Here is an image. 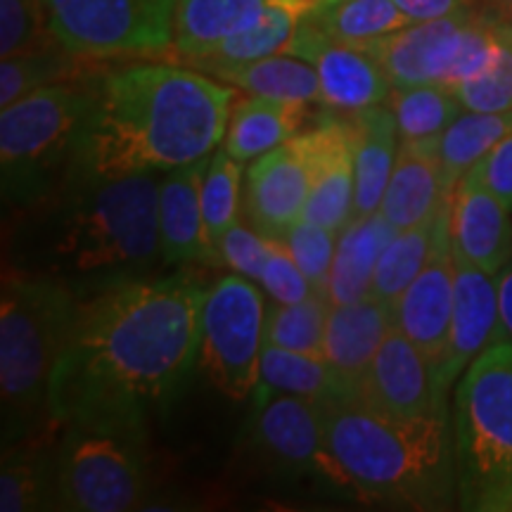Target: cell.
Returning <instances> with one entry per match:
<instances>
[{"label": "cell", "instance_id": "cell-1", "mask_svg": "<svg viewBox=\"0 0 512 512\" xmlns=\"http://www.w3.org/2000/svg\"><path fill=\"white\" fill-rule=\"evenodd\" d=\"M204 294L195 275L174 273L83 299L50 380L55 425L140 444L200 361Z\"/></svg>", "mask_w": 512, "mask_h": 512}, {"label": "cell", "instance_id": "cell-2", "mask_svg": "<svg viewBox=\"0 0 512 512\" xmlns=\"http://www.w3.org/2000/svg\"><path fill=\"white\" fill-rule=\"evenodd\" d=\"M159 178H98L76 171L12 214L5 266L67 285L81 299L166 268L159 247Z\"/></svg>", "mask_w": 512, "mask_h": 512}, {"label": "cell", "instance_id": "cell-3", "mask_svg": "<svg viewBox=\"0 0 512 512\" xmlns=\"http://www.w3.org/2000/svg\"><path fill=\"white\" fill-rule=\"evenodd\" d=\"M235 98L230 83L176 64H133L100 76L76 171L126 178L207 159L226 138Z\"/></svg>", "mask_w": 512, "mask_h": 512}, {"label": "cell", "instance_id": "cell-4", "mask_svg": "<svg viewBox=\"0 0 512 512\" xmlns=\"http://www.w3.org/2000/svg\"><path fill=\"white\" fill-rule=\"evenodd\" d=\"M328 453L339 484L373 501L441 510L458 484L446 413L425 418H389L358 396L323 403Z\"/></svg>", "mask_w": 512, "mask_h": 512}, {"label": "cell", "instance_id": "cell-5", "mask_svg": "<svg viewBox=\"0 0 512 512\" xmlns=\"http://www.w3.org/2000/svg\"><path fill=\"white\" fill-rule=\"evenodd\" d=\"M83 299L67 285L5 266L0 302V396L3 446L43 439L57 427L50 380Z\"/></svg>", "mask_w": 512, "mask_h": 512}, {"label": "cell", "instance_id": "cell-6", "mask_svg": "<svg viewBox=\"0 0 512 512\" xmlns=\"http://www.w3.org/2000/svg\"><path fill=\"white\" fill-rule=\"evenodd\" d=\"M95 83H53L3 107L0 171L3 202L12 214L48 197L76 174V150L95 100Z\"/></svg>", "mask_w": 512, "mask_h": 512}, {"label": "cell", "instance_id": "cell-7", "mask_svg": "<svg viewBox=\"0 0 512 512\" xmlns=\"http://www.w3.org/2000/svg\"><path fill=\"white\" fill-rule=\"evenodd\" d=\"M456 475L470 510L512 503V342L498 339L467 366L456 389Z\"/></svg>", "mask_w": 512, "mask_h": 512}, {"label": "cell", "instance_id": "cell-8", "mask_svg": "<svg viewBox=\"0 0 512 512\" xmlns=\"http://www.w3.org/2000/svg\"><path fill=\"white\" fill-rule=\"evenodd\" d=\"M48 31L83 60L155 57L174 43L176 0H43Z\"/></svg>", "mask_w": 512, "mask_h": 512}, {"label": "cell", "instance_id": "cell-9", "mask_svg": "<svg viewBox=\"0 0 512 512\" xmlns=\"http://www.w3.org/2000/svg\"><path fill=\"white\" fill-rule=\"evenodd\" d=\"M264 294L233 273L207 287L200 313V366L228 399L254 394L266 342Z\"/></svg>", "mask_w": 512, "mask_h": 512}, {"label": "cell", "instance_id": "cell-10", "mask_svg": "<svg viewBox=\"0 0 512 512\" xmlns=\"http://www.w3.org/2000/svg\"><path fill=\"white\" fill-rule=\"evenodd\" d=\"M53 456V510L126 512L143 508L150 482L131 441L62 427Z\"/></svg>", "mask_w": 512, "mask_h": 512}, {"label": "cell", "instance_id": "cell-11", "mask_svg": "<svg viewBox=\"0 0 512 512\" xmlns=\"http://www.w3.org/2000/svg\"><path fill=\"white\" fill-rule=\"evenodd\" d=\"M477 15L479 8L432 22L408 24L380 41H373L366 50L382 64L394 88H451L467 34Z\"/></svg>", "mask_w": 512, "mask_h": 512}, {"label": "cell", "instance_id": "cell-12", "mask_svg": "<svg viewBox=\"0 0 512 512\" xmlns=\"http://www.w3.org/2000/svg\"><path fill=\"white\" fill-rule=\"evenodd\" d=\"M451 202L441 209L437 219V245L418 278L403 290L392 309V325L425 354L437 368L446 354L453 318V285H456V261H453L451 233H448Z\"/></svg>", "mask_w": 512, "mask_h": 512}, {"label": "cell", "instance_id": "cell-13", "mask_svg": "<svg viewBox=\"0 0 512 512\" xmlns=\"http://www.w3.org/2000/svg\"><path fill=\"white\" fill-rule=\"evenodd\" d=\"M287 53L304 57L316 67L320 79V102L330 112H358L384 105L392 98V81L382 64L366 48L330 41L313 24L299 19Z\"/></svg>", "mask_w": 512, "mask_h": 512}, {"label": "cell", "instance_id": "cell-14", "mask_svg": "<svg viewBox=\"0 0 512 512\" xmlns=\"http://www.w3.org/2000/svg\"><path fill=\"white\" fill-rule=\"evenodd\" d=\"M356 396L377 413L411 420L444 413L446 394L439 392L434 368L425 354L392 328L358 382Z\"/></svg>", "mask_w": 512, "mask_h": 512}, {"label": "cell", "instance_id": "cell-15", "mask_svg": "<svg viewBox=\"0 0 512 512\" xmlns=\"http://www.w3.org/2000/svg\"><path fill=\"white\" fill-rule=\"evenodd\" d=\"M311 166L309 200L302 219L342 230L354 219V143L344 112L323 114L316 128L299 133Z\"/></svg>", "mask_w": 512, "mask_h": 512}, {"label": "cell", "instance_id": "cell-16", "mask_svg": "<svg viewBox=\"0 0 512 512\" xmlns=\"http://www.w3.org/2000/svg\"><path fill=\"white\" fill-rule=\"evenodd\" d=\"M311 188V166L299 138L256 157L245 176V214L266 238L283 240L304 216Z\"/></svg>", "mask_w": 512, "mask_h": 512}, {"label": "cell", "instance_id": "cell-17", "mask_svg": "<svg viewBox=\"0 0 512 512\" xmlns=\"http://www.w3.org/2000/svg\"><path fill=\"white\" fill-rule=\"evenodd\" d=\"M254 444L278 463L325 475L339 484L328 453L323 425V403L294 394H273L254 406Z\"/></svg>", "mask_w": 512, "mask_h": 512}, {"label": "cell", "instance_id": "cell-18", "mask_svg": "<svg viewBox=\"0 0 512 512\" xmlns=\"http://www.w3.org/2000/svg\"><path fill=\"white\" fill-rule=\"evenodd\" d=\"M512 211L486 188L472 166L451 197L448 233L453 259L498 275L512 259Z\"/></svg>", "mask_w": 512, "mask_h": 512}, {"label": "cell", "instance_id": "cell-19", "mask_svg": "<svg viewBox=\"0 0 512 512\" xmlns=\"http://www.w3.org/2000/svg\"><path fill=\"white\" fill-rule=\"evenodd\" d=\"M456 261L453 285V318L446 354L434 368L441 394L470 366L498 335V280L494 273Z\"/></svg>", "mask_w": 512, "mask_h": 512}, {"label": "cell", "instance_id": "cell-20", "mask_svg": "<svg viewBox=\"0 0 512 512\" xmlns=\"http://www.w3.org/2000/svg\"><path fill=\"white\" fill-rule=\"evenodd\" d=\"M207 166L209 157L166 171L164 181H159L157 223L166 268L190 264L219 266V256L207 242L202 216V183Z\"/></svg>", "mask_w": 512, "mask_h": 512}, {"label": "cell", "instance_id": "cell-21", "mask_svg": "<svg viewBox=\"0 0 512 512\" xmlns=\"http://www.w3.org/2000/svg\"><path fill=\"white\" fill-rule=\"evenodd\" d=\"M451 197L444 181L439 140H422V143L399 140V155L380 204L384 219L396 230L422 226L437 219Z\"/></svg>", "mask_w": 512, "mask_h": 512}, {"label": "cell", "instance_id": "cell-22", "mask_svg": "<svg viewBox=\"0 0 512 512\" xmlns=\"http://www.w3.org/2000/svg\"><path fill=\"white\" fill-rule=\"evenodd\" d=\"M392 328V309L373 294L358 302L332 306L328 330H325L323 358L356 392L382 339Z\"/></svg>", "mask_w": 512, "mask_h": 512}, {"label": "cell", "instance_id": "cell-23", "mask_svg": "<svg viewBox=\"0 0 512 512\" xmlns=\"http://www.w3.org/2000/svg\"><path fill=\"white\" fill-rule=\"evenodd\" d=\"M354 143V219L380 211L384 190L399 155V126L392 107L375 105L358 112H344Z\"/></svg>", "mask_w": 512, "mask_h": 512}, {"label": "cell", "instance_id": "cell-24", "mask_svg": "<svg viewBox=\"0 0 512 512\" xmlns=\"http://www.w3.org/2000/svg\"><path fill=\"white\" fill-rule=\"evenodd\" d=\"M271 0H176L171 53L185 64L207 55L266 15Z\"/></svg>", "mask_w": 512, "mask_h": 512}, {"label": "cell", "instance_id": "cell-25", "mask_svg": "<svg viewBox=\"0 0 512 512\" xmlns=\"http://www.w3.org/2000/svg\"><path fill=\"white\" fill-rule=\"evenodd\" d=\"M306 119H309L306 102L271 100L261 95L235 100L223 150L242 164L252 162L273 147L297 138Z\"/></svg>", "mask_w": 512, "mask_h": 512}, {"label": "cell", "instance_id": "cell-26", "mask_svg": "<svg viewBox=\"0 0 512 512\" xmlns=\"http://www.w3.org/2000/svg\"><path fill=\"white\" fill-rule=\"evenodd\" d=\"M394 235L396 228L380 211L351 219L339 230L337 252L328 280V299L332 306L368 297L377 261Z\"/></svg>", "mask_w": 512, "mask_h": 512}, {"label": "cell", "instance_id": "cell-27", "mask_svg": "<svg viewBox=\"0 0 512 512\" xmlns=\"http://www.w3.org/2000/svg\"><path fill=\"white\" fill-rule=\"evenodd\" d=\"M273 394L306 396L313 401H335L356 396L354 389L335 373L323 356H306L264 342L261 375L254 389V406Z\"/></svg>", "mask_w": 512, "mask_h": 512}, {"label": "cell", "instance_id": "cell-28", "mask_svg": "<svg viewBox=\"0 0 512 512\" xmlns=\"http://www.w3.org/2000/svg\"><path fill=\"white\" fill-rule=\"evenodd\" d=\"M330 41L366 48L411 24L394 0H323L302 15Z\"/></svg>", "mask_w": 512, "mask_h": 512}, {"label": "cell", "instance_id": "cell-29", "mask_svg": "<svg viewBox=\"0 0 512 512\" xmlns=\"http://www.w3.org/2000/svg\"><path fill=\"white\" fill-rule=\"evenodd\" d=\"M214 79L240 88L249 95L285 100V102H320V79L316 67L304 57L280 53L264 60L240 64V67L216 69Z\"/></svg>", "mask_w": 512, "mask_h": 512}, {"label": "cell", "instance_id": "cell-30", "mask_svg": "<svg viewBox=\"0 0 512 512\" xmlns=\"http://www.w3.org/2000/svg\"><path fill=\"white\" fill-rule=\"evenodd\" d=\"M304 12L290 8L285 3H268L266 15L254 27H249L240 34L226 38L207 55L188 62L197 72L214 74L216 69L240 67V64L264 60V57L287 53L294 34L299 29V19Z\"/></svg>", "mask_w": 512, "mask_h": 512}, {"label": "cell", "instance_id": "cell-31", "mask_svg": "<svg viewBox=\"0 0 512 512\" xmlns=\"http://www.w3.org/2000/svg\"><path fill=\"white\" fill-rule=\"evenodd\" d=\"M512 131V110L472 112L465 110L439 138V157L444 166L446 190H456L467 171L489 155Z\"/></svg>", "mask_w": 512, "mask_h": 512}, {"label": "cell", "instance_id": "cell-32", "mask_svg": "<svg viewBox=\"0 0 512 512\" xmlns=\"http://www.w3.org/2000/svg\"><path fill=\"white\" fill-rule=\"evenodd\" d=\"M83 57L74 55L55 38L0 62V107H10L24 95L53 83L81 79Z\"/></svg>", "mask_w": 512, "mask_h": 512}, {"label": "cell", "instance_id": "cell-33", "mask_svg": "<svg viewBox=\"0 0 512 512\" xmlns=\"http://www.w3.org/2000/svg\"><path fill=\"white\" fill-rule=\"evenodd\" d=\"M38 439L5 446L0 467V510H53V458L38 451Z\"/></svg>", "mask_w": 512, "mask_h": 512}, {"label": "cell", "instance_id": "cell-34", "mask_svg": "<svg viewBox=\"0 0 512 512\" xmlns=\"http://www.w3.org/2000/svg\"><path fill=\"white\" fill-rule=\"evenodd\" d=\"M401 143L439 140L448 126L465 112L456 91L444 86L394 88L389 98Z\"/></svg>", "mask_w": 512, "mask_h": 512}, {"label": "cell", "instance_id": "cell-35", "mask_svg": "<svg viewBox=\"0 0 512 512\" xmlns=\"http://www.w3.org/2000/svg\"><path fill=\"white\" fill-rule=\"evenodd\" d=\"M437 219L415 228L396 230L377 261L373 287H370V294L375 299L392 306L396 297L418 278L437 245Z\"/></svg>", "mask_w": 512, "mask_h": 512}, {"label": "cell", "instance_id": "cell-36", "mask_svg": "<svg viewBox=\"0 0 512 512\" xmlns=\"http://www.w3.org/2000/svg\"><path fill=\"white\" fill-rule=\"evenodd\" d=\"M330 309V299L323 294H313L297 304L273 302L266 309V344L306 356H323Z\"/></svg>", "mask_w": 512, "mask_h": 512}, {"label": "cell", "instance_id": "cell-37", "mask_svg": "<svg viewBox=\"0 0 512 512\" xmlns=\"http://www.w3.org/2000/svg\"><path fill=\"white\" fill-rule=\"evenodd\" d=\"M240 192H242V162L233 159L226 150H216L209 157L207 174L202 183V216L207 230L209 247H219L228 228L238 223L240 216ZM221 264V261H219Z\"/></svg>", "mask_w": 512, "mask_h": 512}, {"label": "cell", "instance_id": "cell-38", "mask_svg": "<svg viewBox=\"0 0 512 512\" xmlns=\"http://www.w3.org/2000/svg\"><path fill=\"white\" fill-rule=\"evenodd\" d=\"M498 22V19H496ZM465 110L508 112L512 110V29L498 22V43L482 74L456 91Z\"/></svg>", "mask_w": 512, "mask_h": 512}, {"label": "cell", "instance_id": "cell-39", "mask_svg": "<svg viewBox=\"0 0 512 512\" xmlns=\"http://www.w3.org/2000/svg\"><path fill=\"white\" fill-rule=\"evenodd\" d=\"M339 230L325 228L320 223L299 219L285 233V247L290 249L299 268H302L311 285L316 287V294L328 297V280L335 261Z\"/></svg>", "mask_w": 512, "mask_h": 512}, {"label": "cell", "instance_id": "cell-40", "mask_svg": "<svg viewBox=\"0 0 512 512\" xmlns=\"http://www.w3.org/2000/svg\"><path fill=\"white\" fill-rule=\"evenodd\" d=\"M43 0H0V57H12L48 43Z\"/></svg>", "mask_w": 512, "mask_h": 512}, {"label": "cell", "instance_id": "cell-41", "mask_svg": "<svg viewBox=\"0 0 512 512\" xmlns=\"http://www.w3.org/2000/svg\"><path fill=\"white\" fill-rule=\"evenodd\" d=\"M273 238H266L254 226H242L238 221L233 228L226 230L219 247V261L233 273L245 275L249 280H259L264 273L266 259L271 254Z\"/></svg>", "mask_w": 512, "mask_h": 512}, {"label": "cell", "instance_id": "cell-42", "mask_svg": "<svg viewBox=\"0 0 512 512\" xmlns=\"http://www.w3.org/2000/svg\"><path fill=\"white\" fill-rule=\"evenodd\" d=\"M259 283L266 294H271L273 302L280 304H297L316 294V287L311 285V280L294 261L283 240H273Z\"/></svg>", "mask_w": 512, "mask_h": 512}, {"label": "cell", "instance_id": "cell-43", "mask_svg": "<svg viewBox=\"0 0 512 512\" xmlns=\"http://www.w3.org/2000/svg\"><path fill=\"white\" fill-rule=\"evenodd\" d=\"M477 174L505 207L512 211V131L475 164Z\"/></svg>", "mask_w": 512, "mask_h": 512}, {"label": "cell", "instance_id": "cell-44", "mask_svg": "<svg viewBox=\"0 0 512 512\" xmlns=\"http://www.w3.org/2000/svg\"><path fill=\"white\" fill-rule=\"evenodd\" d=\"M394 3L411 19V24L432 22L477 8V0H394Z\"/></svg>", "mask_w": 512, "mask_h": 512}, {"label": "cell", "instance_id": "cell-45", "mask_svg": "<svg viewBox=\"0 0 512 512\" xmlns=\"http://www.w3.org/2000/svg\"><path fill=\"white\" fill-rule=\"evenodd\" d=\"M498 280V339L512 342V259L505 264L501 273L496 275Z\"/></svg>", "mask_w": 512, "mask_h": 512}, {"label": "cell", "instance_id": "cell-46", "mask_svg": "<svg viewBox=\"0 0 512 512\" xmlns=\"http://www.w3.org/2000/svg\"><path fill=\"white\" fill-rule=\"evenodd\" d=\"M271 3H285V5H290V8H297L299 12H306V10L316 8V5L323 3V0H271Z\"/></svg>", "mask_w": 512, "mask_h": 512}, {"label": "cell", "instance_id": "cell-47", "mask_svg": "<svg viewBox=\"0 0 512 512\" xmlns=\"http://www.w3.org/2000/svg\"><path fill=\"white\" fill-rule=\"evenodd\" d=\"M491 10H501V8H512V0H486Z\"/></svg>", "mask_w": 512, "mask_h": 512}, {"label": "cell", "instance_id": "cell-48", "mask_svg": "<svg viewBox=\"0 0 512 512\" xmlns=\"http://www.w3.org/2000/svg\"><path fill=\"white\" fill-rule=\"evenodd\" d=\"M510 510H512V503H510Z\"/></svg>", "mask_w": 512, "mask_h": 512}]
</instances>
